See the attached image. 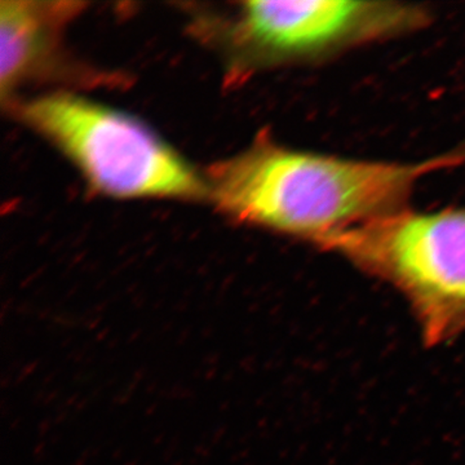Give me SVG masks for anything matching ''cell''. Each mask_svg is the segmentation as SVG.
I'll return each instance as SVG.
<instances>
[{
	"label": "cell",
	"instance_id": "1",
	"mask_svg": "<svg viewBox=\"0 0 465 465\" xmlns=\"http://www.w3.org/2000/svg\"><path fill=\"white\" fill-rule=\"evenodd\" d=\"M451 152L419 162L302 152L260 137L211 167L208 198L226 215L317 244L409 207L428 174L461 166Z\"/></svg>",
	"mask_w": 465,
	"mask_h": 465
},
{
	"label": "cell",
	"instance_id": "2",
	"mask_svg": "<svg viewBox=\"0 0 465 465\" xmlns=\"http://www.w3.org/2000/svg\"><path fill=\"white\" fill-rule=\"evenodd\" d=\"M17 114L104 194L182 200L208 197L206 180L134 116L63 92L20 104Z\"/></svg>",
	"mask_w": 465,
	"mask_h": 465
},
{
	"label": "cell",
	"instance_id": "3",
	"mask_svg": "<svg viewBox=\"0 0 465 465\" xmlns=\"http://www.w3.org/2000/svg\"><path fill=\"white\" fill-rule=\"evenodd\" d=\"M317 247L399 290L425 341L437 344L465 331V207L403 208L330 235Z\"/></svg>",
	"mask_w": 465,
	"mask_h": 465
},
{
	"label": "cell",
	"instance_id": "4",
	"mask_svg": "<svg viewBox=\"0 0 465 465\" xmlns=\"http://www.w3.org/2000/svg\"><path fill=\"white\" fill-rule=\"evenodd\" d=\"M430 9L402 2L242 3L229 45L247 67L320 63L342 52L424 29Z\"/></svg>",
	"mask_w": 465,
	"mask_h": 465
},
{
	"label": "cell",
	"instance_id": "5",
	"mask_svg": "<svg viewBox=\"0 0 465 465\" xmlns=\"http://www.w3.org/2000/svg\"><path fill=\"white\" fill-rule=\"evenodd\" d=\"M84 7L78 2L0 3V85L3 99L29 79L54 69L61 30Z\"/></svg>",
	"mask_w": 465,
	"mask_h": 465
},
{
	"label": "cell",
	"instance_id": "6",
	"mask_svg": "<svg viewBox=\"0 0 465 465\" xmlns=\"http://www.w3.org/2000/svg\"><path fill=\"white\" fill-rule=\"evenodd\" d=\"M452 154L457 155L458 158L461 159L463 164L465 163V142L461 143L457 149L452 150Z\"/></svg>",
	"mask_w": 465,
	"mask_h": 465
}]
</instances>
